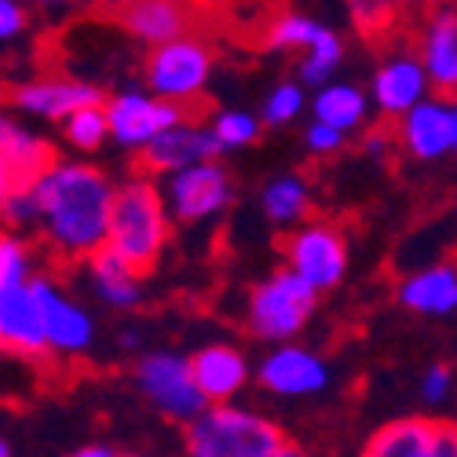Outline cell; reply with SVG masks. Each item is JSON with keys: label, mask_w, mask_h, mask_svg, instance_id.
<instances>
[{"label": "cell", "mask_w": 457, "mask_h": 457, "mask_svg": "<svg viewBox=\"0 0 457 457\" xmlns=\"http://www.w3.org/2000/svg\"><path fill=\"white\" fill-rule=\"evenodd\" d=\"M0 457H15V453H12V446H8L4 439H0Z\"/></svg>", "instance_id": "ee69618b"}, {"label": "cell", "mask_w": 457, "mask_h": 457, "mask_svg": "<svg viewBox=\"0 0 457 457\" xmlns=\"http://www.w3.org/2000/svg\"><path fill=\"white\" fill-rule=\"evenodd\" d=\"M286 271H293L303 286L326 293L348 275V238L329 220L296 223L286 238Z\"/></svg>", "instance_id": "8992f818"}, {"label": "cell", "mask_w": 457, "mask_h": 457, "mask_svg": "<svg viewBox=\"0 0 457 457\" xmlns=\"http://www.w3.org/2000/svg\"><path fill=\"white\" fill-rule=\"evenodd\" d=\"M348 4H352V19L362 33H380L395 19V0H348Z\"/></svg>", "instance_id": "1f68e13d"}, {"label": "cell", "mask_w": 457, "mask_h": 457, "mask_svg": "<svg viewBox=\"0 0 457 457\" xmlns=\"http://www.w3.org/2000/svg\"><path fill=\"white\" fill-rule=\"evenodd\" d=\"M33 216H37V209H33V190H29V187H12L4 209H0V223H4L8 231H12V227H29Z\"/></svg>", "instance_id": "836d02e7"}, {"label": "cell", "mask_w": 457, "mask_h": 457, "mask_svg": "<svg viewBox=\"0 0 457 457\" xmlns=\"http://www.w3.org/2000/svg\"><path fill=\"white\" fill-rule=\"evenodd\" d=\"M136 385L146 395V403L154 406L158 413H165L169 421L190 425L195 417L209 406L190 377L187 355L176 352H150L136 362Z\"/></svg>", "instance_id": "ba28073f"}, {"label": "cell", "mask_w": 457, "mask_h": 457, "mask_svg": "<svg viewBox=\"0 0 457 457\" xmlns=\"http://www.w3.org/2000/svg\"><path fill=\"white\" fill-rule=\"evenodd\" d=\"M85 263H88V275H92V289L99 293V300L106 303V308L132 312L136 303L143 300L139 271L129 268V263H125L118 253L99 249V253H92Z\"/></svg>", "instance_id": "7402d4cb"}, {"label": "cell", "mask_w": 457, "mask_h": 457, "mask_svg": "<svg viewBox=\"0 0 457 457\" xmlns=\"http://www.w3.org/2000/svg\"><path fill=\"white\" fill-rule=\"evenodd\" d=\"M450 392H453V373H450V366H446V362L428 366L425 377H421V395H425L432 406H439V403L450 399Z\"/></svg>", "instance_id": "e575fe53"}, {"label": "cell", "mask_w": 457, "mask_h": 457, "mask_svg": "<svg viewBox=\"0 0 457 457\" xmlns=\"http://www.w3.org/2000/svg\"><path fill=\"white\" fill-rule=\"evenodd\" d=\"M121 340H125V348H136V345H139V337H136V329H125V337H121Z\"/></svg>", "instance_id": "7bdbcfd3"}, {"label": "cell", "mask_w": 457, "mask_h": 457, "mask_svg": "<svg viewBox=\"0 0 457 457\" xmlns=\"http://www.w3.org/2000/svg\"><path fill=\"white\" fill-rule=\"evenodd\" d=\"M443 421H432V417H399V421L380 425L362 457H428L436 432Z\"/></svg>", "instance_id": "603a6c76"}, {"label": "cell", "mask_w": 457, "mask_h": 457, "mask_svg": "<svg viewBox=\"0 0 457 457\" xmlns=\"http://www.w3.org/2000/svg\"><path fill=\"white\" fill-rule=\"evenodd\" d=\"M0 348L19 355H45V333L41 315H37V300L29 282L0 286Z\"/></svg>", "instance_id": "ac0fdd59"}, {"label": "cell", "mask_w": 457, "mask_h": 457, "mask_svg": "<svg viewBox=\"0 0 457 457\" xmlns=\"http://www.w3.org/2000/svg\"><path fill=\"white\" fill-rule=\"evenodd\" d=\"M121 457H143V453H121Z\"/></svg>", "instance_id": "f6af8a7d"}, {"label": "cell", "mask_w": 457, "mask_h": 457, "mask_svg": "<svg viewBox=\"0 0 457 457\" xmlns=\"http://www.w3.org/2000/svg\"><path fill=\"white\" fill-rule=\"evenodd\" d=\"M62 139L78 150V154H96V150L110 139L103 103H92V106H81V110L66 113L62 118Z\"/></svg>", "instance_id": "484cf974"}, {"label": "cell", "mask_w": 457, "mask_h": 457, "mask_svg": "<svg viewBox=\"0 0 457 457\" xmlns=\"http://www.w3.org/2000/svg\"><path fill=\"white\" fill-rule=\"evenodd\" d=\"M187 366L209 406L235 403L242 395V388L249 385V362L231 345H205L187 359Z\"/></svg>", "instance_id": "5bb4252c"}, {"label": "cell", "mask_w": 457, "mask_h": 457, "mask_svg": "<svg viewBox=\"0 0 457 457\" xmlns=\"http://www.w3.org/2000/svg\"><path fill=\"white\" fill-rule=\"evenodd\" d=\"M12 187H15V179H12L8 165L0 162V209H4V202H8V195H12Z\"/></svg>", "instance_id": "ab89813d"}, {"label": "cell", "mask_w": 457, "mask_h": 457, "mask_svg": "<svg viewBox=\"0 0 457 457\" xmlns=\"http://www.w3.org/2000/svg\"><path fill=\"white\" fill-rule=\"evenodd\" d=\"M278 443V425L238 403L205 406L187 425V457H268Z\"/></svg>", "instance_id": "3957f363"}, {"label": "cell", "mask_w": 457, "mask_h": 457, "mask_svg": "<svg viewBox=\"0 0 457 457\" xmlns=\"http://www.w3.org/2000/svg\"><path fill=\"white\" fill-rule=\"evenodd\" d=\"M209 129V139L216 146V154H223V150H242L249 146L256 136H260V118L249 110H220L216 118L205 125Z\"/></svg>", "instance_id": "4316f807"}, {"label": "cell", "mask_w": 457, "mask_h": 457, "mask_svg": "<svg viewBox=\"0 0 457 457\" xmlns=\"http://www.w3.org/2000/svg\"><path fill=\"white\" fill-rule=\"evenodd\" d=\"M319 308V293L303 286L293 271L278 268L271 278H263L245 303V326L253 337L271 340V345H289L296 333L308 326Z\"/></svg>", "instance_id": "5b68a950"}, {"label": "cell", "mask_w": 457, "mask_h": 457, "mask_svg": "<svg viewBox=\"0 0 457 457\" xmlns=\"http://www.w3.org/2000/svg\"><path fill=\"white\" fill-rule=\"evenodd\" d=\"M162 202L169 209V220H176V223H205L235 202L231 172L216 158L176 169L165 176Z\"/></svg>", "instance_id": "52a82bcc"}, {"label": "cell", "mask_w": 457, "mask_h": 457, "mask_svg": "<svg viewBox=\"0 0 457 457\" xmlns=\"http://www.w3.org/2000/svg\"><path fill=\"white\" fill-rule=\"evenodd\" d=\"M370 96H373L377 110L385 113V118H403L410 106L428 99L432 88H428V78H425L421 62H417V55L403 52V55H388L377 66Z\"/></svg>", "instance_id": "e0dca14e"}, {"label": "cell", "mask_w": 457, "mask_h": 457, "mask_svg": "<svg viewBox=\"0 0 457 457\" xmlns=\"http://www.w3.org/2000/svg\"><path fill=\"white\" fill-rule=\"evenodd\" d=\"M340 59H345V41H340L333 29H326L319 41L303 52V59H300V85H312V88L329 85V78L337 73Z\"/></svg>", "instance_id": "83f0119b"}, {"label": "cell", "mask_w": 457, "mask_h": 457, "mask_svg": "<svg viewBox=\"0 0 457 457\" xmlns=\"http://www.w3.org/2000/svg\"><path fill=\"white\" fill-rule=\"evenodd\" d=\"M345 143H348L345 132H337V129H329V125H322V121H312L308 129H303V146H308L315 158H333V154H340V150H345Z\"/></svg>", "instance_id": "d6a6232c"}, {"label": "cell", "mask_w": 457, "mask_h": 457, "mask_svg": "<svg viewBox=\"0 0 457 457\" xmlns=\"http://www.w3.org/2000/svg\"><path fill=\"white\" fill-rule=\"evenodd\" d=\"M417 62H421L428 88L453 99L457 92V12L450 4L436 8L421 29V45H417Z\"/></svg>", "instance_id": "2e32d148"}, {"label": "cell", "mask_w": 457, "mask_h": 457, "mask_svg": "<svg viewBox=\"0 0 457 457\" xmlns=\"http://www.w3.org/2000/svg\"><path fill=\"white\" fill-rule=\"evenodd\" d=\"M172 235V220L162 202V187L143 176H129L125 183L113 187L110 198V220H106V245L118 253L129 268L146 275L162 260Z\"/></svg>", "instance_id": "7a4b0ae2"}, {"label": "cell", "mask_w": 457, "mask_h": 457, "mask_svg": "<svg viewBox=\"0 0 457 457\" xmlns=\"http://www.w3.org/2000/svg\"><path fill=\"white\" fill-rule=\"evenodd\" d=\"M8 103L19 113H29V118L62 121L73 110L103 103V92L88 81H73V78H59V73H52V78H33V81L15 85L8 92Z\"/></svg>", "instance_id": "4fadbf2b"}, {"label": "cell", "mask_w": 457, "mask_h": 457, "mask_svg": "<svg viewBox=\"0 0 457 457\" xmlns=\"http://www.w3.org/2000/svg\"><path fill=\"white\" fill-rule=\"evenodd\" d=\"M399 303L413 315L446 319L457 312V268L453 263H432L399 282Z\"/></svg>", "instance_id": "ffe728a7"}, {"label": "cell", "mask_w": 457, "mask_h": 457, "mask_svg": "<svg viewBox=\"0 0 457 457\" xmlns=\"http://www.w3.org/2000/svg\"><path fill=\"white\" fill-rule=\"evenodd\" d=\"M312 110H315V121L337 129V132H355L362 129L366 121V110H370V99L359 85H345V81H329L315 92L312 99Z\"/></svg>", "instance_id": "cb8c5ba5"}, {"label": "cell", "mask_w": 457, "mask_h": 457, "mask_svg": "<svg viewBox=\"0 0 457 457\" xmlns=\"http://www.w3.org/2000/svg\"><path fill=\"white\" fill-rule=\"evenodd\" d=\"M37 315H41V333H45V352L78 359L92 348L96 340V322L81 308L78 300H70L52 278H29Z\"/></svg>", "instance_id": "8fae6325"}, {"label": "cell", "mask_w": 457, "mask_h": 457, "mask_svg": "<svg viewBox=\"0 0 457 457\" xmlns=\"http://www.w3.org/2000/svg\"><path fill=\"white\" fill-rule=\"evenodd\" d=\"M0 162L8 165L15 187H29L55 162V150L45 136L29 132L19 118H12L8 110H0Z\"/></svg>", "instance_id": "d6986e66"}, {"label": "cell", "mask_w": 457, "mask_h": 457, "mask_svg": "<svg viewBox=\"0 0 457 457\" xmlns=\"http://www.w3.org/2000/svg\"><path fill=\"white\" fill-rule=\"evenodd\" d=\"M268 457H308V453H303L296 443H278V446H275Z\"/></svg>", "instance_id": "60d3db41"}, {"label": "cell", "mask_w": 457, "mask_h": 457, "mask_svg": "<svg viewBox=\"0 0 457 457\" xmlns=\"http://www.w3.org/2000/svg\"><path fill=\"white\" fill-rule=\"evenodd\" d=\"M260 209L275 227H289L293 231V227L303 223V216L312 212V183L303 176H296V172H286V176H278V179H271L268 187H263Z\"/></svg>", "instance_id": "d4e9b609"}, {"label": "cell", "mask_w": 457, "mask_h": 457, "mask_svg": "<svg viewBox=\"0 0 457 457\" xmlns=\"http://www.w3.org/2000/svg\"><path fill=\"white\" fill-rule=\"evenodd\" d=\"M33 227H41L48 249L59 260L85 263L106 245V220L113 179L92 162H52L29 183Z\"/></svg>", "instance_id": "6da1fadb"}, {"label": "cell", "mask_w": 457, "mask_h": 457, "mask_svg": "<svg viewBox=\"0 0 457 457\" xmlns=\"http://www.w3.org/2000/svg\"><path fill=\"white\" fill-rule=\"evenodd\" d=\"M143 70H146V92L154 99L195 110L212 78V52L202 37L183 33L176 41L150 48Z\"/></svg>", "instance_id": "277c9868"}, {"label": "cell", "mask_w": 457, "mask_h": 457, "mask_svg": "<svg viewBox=\"0 0 457 457\" xmlns=\"http://www.w3.org/2000/svg\"><path fill=\"white\" fill-rule=\"evenodd\" d=\"M70 457H121V453H118V450H110V446H99V443H96V446H81V450H73Z\"/></svg>", "instance_id": "f35d334b"}, {"label": "cell", "mask_w": 457, "mask_h": 457, "mask_svg": "<svg viewBox=\"0 0 457 457\" xmlns=\"http://www.w3.org/2000/svg\"><path fill=\"white\" fill-rule=\"evenodd\" d=\"M428 457H457V432H453V425H439Z\"/></svg>", "instance_id": "74e56055"}, {"label": "cell", "mask_w": 457, "mask_h": 457, "mask_svg": "<svg viewBox=\"0 0 457 457\" xmlns=\"http://www.w3.org/2000/svg\"><path fill=\"white\" fill-rule=\"evenodd\" d=\"M395 146V136H392V129H370L366 136H362V150L370 158H388V150Z\"/></svg>", "instance_id": "8d00e7d4"}, {"label": "cell", "mask_w": 457, "mask_h": 457, "mask_svg": "<svg viewBox=\"0 0 457 457\" xmlns=\"http://www.w3.org/2000/svg\"><path fill=\"white\" fill-rule=\"evenodd\" d=\"M256 380H260V388H268L271 395L308 399V395H319L329 388V362L319 352L289 340V345H275V352L260 362Z\"/></svg>", "instance_id": "7c38bea8"}, {"label": "cell", "mask_w": 457, "mask_h": 457, "mask_svg": "<svg viewBox=\"0 0 457 457\" xmlns=\"http://www.w3.org/2000/svg\"><path fill=\"white\" fill-rule=\"evenodd\" d=\"M29 4H41V8H59V4H73V0H29Z\"/></svg>", "instance_id": "b9f144b4"}, {"label": "cell", "mask_w": 457, "mask_h": 457, "mask_svg": "<svg viewBox=\"0 0 457 457\" xmlns=\"http://www.w3.org/2000/svg\"><path fill=\"white\" fill-rule=\"evenodd\" d=\"M103 113H106L110 139L118 146H129V150H143L158 132H165V129L179 125L183 118H190V110L162 103L146 88H125V92L103 96Z\"/></svg>", "instance_id": "9c48e42d"}, {"label": "cell", "mask_w": 457, "mask_h": 457, "mask_svg": "<svg viewBox=\"0 0 457 457\" xmlns=\"http://www.w3.org/2000/svg\"><path fill=\"white\" fill-rule=\"evenodd\" d=\"M118 19L136 41H143L150 48L176 41L190 26V12L183 0H125L118 8Z\"/></svg>", "instance_id": "44dd1931"}, {"label": "cell", "mask_w": 457, "mask_h": 457, "mask_svg": "<svg viewBox=\"0 0 457 457\" xmlns=\"http://www.w3.org/2000/svg\"><path fill=\"white\" fill-rule=\"evenodd\" d=\"M29 15H26V4L22 0H0V45L15 41V37L26 29Z\"/></svg>", "instance_id": "d590c367"}, {"label": "cell", "mask_w": 457, "mask_h": 457, "mask_svg": "<svg viewBox=\"0 0 457 457\" xmlns=\"http://www.w3.org/2000/svg\"><path fill=\"white\" fill-rule=\"evenodd\" d=\"M326 29H329V26H322V22L308 19V15L286 12V15H278V19L271 22V29H268V45L278 48V52H308Z\"/></svg>", "instance_id": "f1b7e54d"}, {"label": "cell", "mask_w": 457, "mask_h": 457, "mask_svg": "<svg viewBox=\"0 0 457 457\" xmlns=\"http://www.w3.org/2000/svg\"><path fill=\"white\" fill-rule=\"evenodd\" d=\"M395 146L413 162H439L450 158L457 146V106L446 96H428L395 118Z\"/></svg>", "instance_id": "30bf717a"}, {"label": "cell", "mask_w": 457, "mask_h": 457, "mask_svg": "<svg viewBox=\"0 0 457 457\" xmlns=\"http://www.w3.org/2000/svg\"><path fill=\"white\" fill-rule=\"evenodd\" d=\"M300 110H303V85L300 81H282L268 92V99H263V121L260 125L282 129L293 118H300Z\"/></svg>", "instance_id": "f546056e"}, {"label": "cell", "mask_w": 457, "mask_h": 457, "mask_svg": "<svg viewBox=\"0 0 457 457\" xmlns=\"http://www.w3.org/2000/svg\"><path fill=\"white\" fill-rule=\"evenodd\" d=\"M139 162L146 172H176V169H187V165H198V162H209L216 158V146L209 139V129L205 121L198 118H183L179 125L158 132L154 139H150L143 150H139Z\"/></svg>", "instance_id": "9a60e30c"}, {"label": "cell", "mask_w": 457, "mask_h": 457, "mask_svg": "<svg viewBox=\"0 0 457 457\" xmlns=\"http://www.w3.org/2000/svg\"><path fill=\"white\" fill-rule=\"evenodd\" d=\"M33 275L29 245L15 231H0V286H19Z\"/></svg>", "instance_id": "4dcf8cb0"}]
</instances>
